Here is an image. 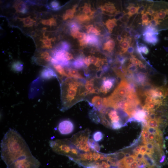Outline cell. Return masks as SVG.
I'll use <instances>...</instances> for the list:
<instances>
[{"label": "cell", "mask_w": 168, "mask_h": 168, "mask_svg": "<svg viewBox=\"0 0 168 168\" xmlns=\"http://www.w3.org/2000/svg\"><path fill=\"white\" fill-rule=\"evenodd\" d=\"M1 147L2 159L7 168H39L41 165L23 137L15 129L9 128Z\"/></svg>", "instance_id": "cell-1"}, {"label": "cell", "mask_w": 168, "mask_h": 168, "mask_svg": "<svg viewBox=\"0 0 168 168\" xmlns=\"http://www.w3.org/2000/svg\"><path fill=\"white\" fill-rule=\"evenodd\" d=\"M85 80L67 78L61 84V109L64 112L83 100L87 95Z\"/></svg>", "instance_id": "cell-2"}, {"label": "cell", "mask_w": 168, "mask_h": 168, "mask_svg": "<svg viewBox=\"0 0 168 168\" xmlns=\"http://www.w3.org/2000/svg\"><path fill=\"white\" fill-rule=\"evenodd\" d=\"M148 2L145 13L151 17L149 25L158 32L168 30V2L164 1Z\"/></svg>", "instance_id": "cell-3"}, {"label": "cell", "mask_w": 168, "mask_h": 168, "mask_svg": "<svg viewBox=\"0 0 168 168\" xmlns=\"http://www.w3.org/2000/svg\"><path fill=\"white\" fill-rule=\"evenodd\" d=\"M90 131L86 129L78 132L69 139L79 151L86 153L90 152L91 148L88 144Z\"/></svg>", "instance_id": "cell-4"}, {"label": "cell", "mask_w": 168, "mask_h": 168, "mask_svg": "<svg viewBox=\"0 0 168 168\" xmlns=\"http://www.w3.org/2000/svg\"><path fill=\"white\" fill-rule=\"evenodd\" d=\"M99 79V82L97 78L96 81L98 93L104 95L112 90L117 81L116 78L111 76H103Z\"/></svg>", "instance_id": "cell-5"}, {"label": "cell", "mask_w": 168, "mask_h": 168, "mask_svg": "<svg viewBox=\"0 0 168 168\" xmlns=\"http://www.w3.org/2000/svg\"><path fill=\"white\" fill-rule=\"evenodd\" d=\"M158 32L154 27L148 25L143 32V40L146 43L153 46L156 45L159 42Z\"/></svg>", "instance_id": "cell-6"}, {"label": "cell", "mask_w": 168, "mask_h": 168, "mask_svg": "<svg viewBox=\"0 0 168 168\" xmlns=\"http://www.w3.org/2000/svg\"><path fill=\"white\" fill-rule=\"evenodd\" d=\"M74 126L73 122L69 120H65L61 121L58 125V130L62 135L70 134L74 131Z\"/></svg>", "instance_id": "cell-7"}, {"label": "cell", "mask_w": 168, "mask_h": 168, "mask_svg": "<svg viewBox=\"0 0 168 168\" xmlns=\"http://www.w3.org/2000/svg\"><path fill=\"white\" fill-rule=\"evenodd\" d=\"M132 81L136 85H140L143 87L150 84L146 74L141 72L133 74Z\"/></svg>", "instance_id": "cell-8"}, {"label": "cell", "mask_w": 168, "mask_h": 168, "mask_svg": "<svg viewBox=\"0 0 168 168\" xmlns=\"http://www.w3.org/2000/svg\"><path fill=\"white\" fill-rule=\"evenodd\" d=\"M85 88L87 95L98 94L96 83V78H87L85 84Z\"/></svg>", "instance_id": "cell-9"}, {"label": "cell", "mask_w": 168, "mask_h": 168, "mask_svg": "<svg viewBox=\"0 0 168 168\" xmlns=\"http://www.w3.org/2000/svg\"><path fill=\"white\" fill-rule=\"evenodd\" d=\"M89 103L93 107V109L97 112L100 111L105 106L103 103V98L100 96H95L92 99L91 102Z\"/></svg>", "instance_id": "cell-10"}, {"label": "cell", "mask_w": 168, "mask_h": 168, "mask_svg": "<svg viewBox=\"0 0 168 168\" xmlns=\"http://www.w3.org/2000/svg\"><path fill=\"white\" fill-rule=\"evenodd\" d=\"M52 57L48 52H45L40 54L37 56L34 57V61L37 63L41 65H45L50 63Z\"/></svg>", "instance_id": "cell-11"}, {"label": "cell", "mask_w": 168, "mask_h": 168, "mask_svg": "<svg viewBox=\"0 0 168 168\" xmlns=\"http://www.w3.org/2000/svg\"><path fill=\"white\" fill-rule=\"evenodd\" d=\"M41 77L45 80H49L52 78H58V76L53 69L50 67H46L42 71Z\"/></svg>", "instance_id": "cell-12"}, {"label": "cell", "mask_w": 168, "mask_h": 168, "mask_svg": "<svg viewBox=\"0 0 168 168\" xmlns=\"http://www.w3.org/2000/svg\"><path fill=\"white\" fill-rule=\"evenodd\" d=\"M86 45L93 46H100V42L99 39L96 35L93 34H87L85 40Z\"/></svg>", "instance_id": "cell-13"}, {"label": "cell", "mask_w": 168, "mask_h": 168, "mask_svg": "<svg viewBox=\"0 0 168 168\" xmlns=\"http://www.w3.org/2000/svg\"><path fill=\"white\" fill-rule=\"evenodd\" d=\"M85 57L83 54L79 55L71 63V65L77 69H84L86 67L84 62Z\"/></svg>", "instance_id": "cell-14"}, {"label": "cell", "mask_w": 168, "mask_h": 168, "mask_svg": "<svg viewBox=\"0 0 168 168\" xmlns=\"http://www.w3.org/2000/svg\"><path fill=\"white\" fill-rule=\"evenodd\" d=\"M65 71L67 78H72L79 80H85L82 74L75 69L68 67L65 69Z\"/></svg>", "instance_id": "cell-15"}, {"label": "cell", "mask_w": 168, "mask_h": 168, "mask_svg": "<svg viewBox=\"0 0 168 168\" xmlns=\"http://www.w3.org/2000/svg\"><path fill=\"white\" fill-rule=\"evenodd\" d=\"M101 9L103 11L111 15L115 16L117 13L119 12L117 11L114 4L110 2L106 3L104 6H101Z\"/></svg>", "instance_id": "cell-16"}, {"label": "cell", "mask_w": 168, "mask_h": 168, "mask_svg": "<svg viewBox=\"0 0 168 168\" xmlns=\"http://www.w3.org/2000/svg\"><path fill=\"white\" fill-rule=\"evenodd\" d=\"M116 46L115 41L113 39H110L106 41L103 46L104 50L106 51L109 54L112 55V52L114 50Z\"/></svg>", "instance_id": "cell-17"}, {"label": "cell", "mask_w": 168, "mask_h": 168, "mask_svg": "<svg viewBox=\"0 0 168 168\" xmlns=\"http://www.w3.org/2000/svg\"><path fill=\"white\" fill-rule=\"evenodd\" d=\"M16 11L22 14H26L27 12V8L26 4L23 2L16 3L14 5Z\"/></svg>", "instance_id": "cell-18"}, {"label": "cell", "mask_w": 168, "mask_h": 168, "mask_svg": "<svg viewBox=\"0 0 168 168\" xmlns=\"http://www.w3.org/2000/svg\"><path fill=\"white\" fill-rule=\"evenodd\" d=\"M72 36L74 38L77 39L80 41V46H83L86 45L85 40L87 34L83 33L77 32L71 34Z\"/></svg>", "instance_id": "cell-19"}, {"label": "cell", "mask_w": 168, "mask_h": 168, "mask_svg": "<svg viewBox=\"0 0 168 168\" xmlns=\"http://www.w3.org/2000/svg\"><path fill=\"white\" fill-rule=\"evenodd\" d=\"M146 116V115L145 112L142 110L137 111L133 117L135 122H141L145 119Z\"/></svg>", "instance_id": "cell-20"}, {"label": "cell", "mask_w": 168, "mask_h": 168, "mask_svg": "<svg viewBox=\"0 0 168 168\" xmlns=\"http://www.w3.org/2000/svg\"><path fill=\"white\" fill-rule=\"evenodd\" d=\"M129 5L127 7V9L128 10V12L126 14L130 18L134 14H137L139 5L135 6L134 4L133 3H129Z\"/></svg>", "instance_id": "cell-21"}, {"label": "cell", "mask_w": 168, "mask_h": 168, "mask_svg": "<svg viewBox=\"0 0 168 168\" xmlns=\"http://www.w3.org/2000/svg\"><path fill=\"white\" fill-rule=\"evenodd\" d=\"M117 21L116 19L113 18L109 19L106 21L105 25L109 33H111L115 27L117 26Z\"/></svg>", "instance_id": "cell-22"}, {"label": "cell", "mask_w": 168, "mask_h": 168, "mask_svg": "<svg viewBox=\"0 0 168 168\" xmlns=\"http://www.w3.org/2000/svg\"><path fill=\"white\" fill-rule=\"evenodd\" d=\"M77 5L74 6L72 9H68L66 11L65 13L64 14L63 19L66 21L68 18L72 19L74 16V14L76 11Z\"/></svg>", "instance_id": "cell-23"}, {"label": "cell", "mask_w": 168, "mask_h": 168, "mask_svg": "<svg viewBox=\"0 0 168 168\" xmlns=\"http://www.w3.org/2000/svg\"><path fill=\"white\" fill-rule=\"evenodd\" d=\"M88 144L91 149L94 152H99L101 150V146L98 143L92 139L89 140Z\"/></svg>", "instance_id": "cell-24"}, {"label": "cell", "mask_w": 168, "mask_h": 168, "mask_svg": "<svg viewBox=\"0 0 168 168\" xmlns=\"http://www.w3.org/2000/svg\"><path fill=\"white\" fill-rule=\"evenodd\" d=\"M53 66L57 73L60 76L59 78H62L64 77H67L65 69H64L63 67L59 65H54Z\"/></svg>", "instance_id": "cell-25"}, {"label": "cell", "mask_w": 168, "mask_h": 168, "mask_svg": "<svg viewBox=\"0 0 168 168\" xmlns=\"http://www.w3.org/2000/svg\"><path fill=\"white\" fill-rule=\"evenodd\" d=\"M19 18L21 21L23 22L24 26L25 27H32L34 23L35 22L33 19L31 18L30 16L26 18Z\"/></svg>", "instance_id": "cell-26"}, {"label": "cell", "mask_w": 168, "mask_h": 168, "mask_svg": "<svg viewBox=\"0 0 168 168\" xmlns=\"http://www.w3.org/2000/svg\"><path fill=\"white\" fill-rule=\"evenodd\" d=\"M24 65L21 62L16 61L13 63L11 66V68L14 71L21 72L23 69Z\"/></svg>", "instance_id": "cell-27"}, {"label": "cell", "mask_w": 168, "mask_h": 168, "mask_svg": "<svg viewBox=\"0 0 168 168\" xmlns=\"http://www.w3.org/2000/svg\"><path fill=\"white\" fill-rule=\"evenodd\" d=\"M53 39L49 38L48 36H44L41 39V41L43 43V47L44 48L50 49L52 48V41Z\"/></svg>", "instance_id": "cell-28"}, {"label": "cell", "mask_w": 168, "mask_h": 168, "mask_svg": "<svg viewBox=\"0 0 168 168\" xmlns=\"http://www.w3.org/2000/svg\"><path fill=\"white\" fill-rule=\"evenodd\" d=\"M69 27L71 34L78 32L81 28V26L78 24L74 22L69 24Z\"/></svg>", "instance_id": "cell-29"}, {"label": "cell", "mask_w": 168, "mask_h": 168, "mask_svg": "<svg viewBox=\"0 0 168 168\" xmlns=\"http://www.w3.org/2000/svg\"><path fill=\"white\" fill-rule=\"evenodd\" d=\"M87 32L88 34H94L96 36L100 35V31L99 29L94 27L92 25H90L86 27Z\"/></svg>", "instance_id": "cell-30"}, {"label": "cell", "mask_w": 168, "mask_h": 168, "mask_svg": "<svg viewBox=\"0 0 168 168\" xmlns=\"http://www.w3.org/2000/svg\"><path fill=\"white\" fill-rule=\"evenodd\" d=\"M93 137L95 141L97 142H99L101 141L103 139L104 135L102 132L97 131L94 133Z\"/></svg>", "instance_id": "cell-31"}, {"label": "cell", "mask_w": 168, "mask_h": 168, "mask_svg": "<svg viewBox=\"0 0 168 168\" xmlns=\"http://www.w3.org/2000/svg\"><path fill=\"white\" fill-rule=\"evenodd\" d=\"M131 44L124 39L123 42L121 43L122 51L120 52L122 54L125 53L127 51L128 49Z\"/></svg>", "instance_id": "cell-32"}, {"label": "cell", "mask_w": 168, "mask_h": 168, "mask_svg": "<svg viewBox=\"0 0 168 168\" xmlns=\"http://www.w3.org/2000/svg\"><path fill=\"white\" fill-rule=\"evenodd\" d=\"M42 23L45 25L50 26H55L56 25V20L54 18L46 20H43L41 22Z\"/></svg>", "instance_id": "cell-33"}, {"label": "cell", "mask_w": 168, "mask_h": 168, "mask_svg": "<svg viewBox=\"0 0 168 168\" xmlns=\"http://www.w3.org/2000/svg\"><path fill=\"white\" fill-rule=\"evenodd\" d=\"M126 69L127 71V75L128 74H133L136 73L138 71L137 66L132 64H131L128 65Z\"/></svg>", "instance_id": "cell-34"}, {"label": "cell", "mask_w": 168, "mask_h": 168, "mask_svg": "<svg viewBox=\"0 0 168 168\" xmlns=\"http://www.w3.org/2000/svg\"><path fill=\"white\" fill-rule=\"evenodd\" d=\"M76 18L79 21L85 22L89 21L91 17L88 15L85 14H82L78 15L77 16Z\"/></svg>", "instance_id": "cell-35"}, {"label": "cell", "mask_w": 168, "mask_h": 168, "mask_svg": "<svg viewBox=\"0 0 168 168\" xmlns=\"http://www.w3.org/2000/svg\"><path fill=\"white\" fill-rule=\"evenodd\" d=\"M70 44L66 42H61L57 47L58 49L67 52L70 50Z\"/></svg>", "instance_id": "cell-36"}, {"label": "cell", "mask_w": 168, "mask_h": 168, "mask_svg": "<svg viewBox=\"0 0 168 168\" xmlns=\"http://www.w3.org/2000/svg\"><path fill=\"white\" fill-rule=\"evenodd\" d=\"M83 8V11L85 14L87 15L90 14V16H92L94 13V12L92 11L90 5L87 4H85Z\"/></svg>", "instance_id": "cell-37"}, {"label": "cell", "mask_w": 168, "mask_h": 168, "mask_svg": "<svg viewBox=\"0 0 168 168\" xmlns=\"http://www.w3.org/2000/svg\"><path fill=\"white\" fill-rule=\"evenodd\" d=\"M142 24L143 26H147L149 24V18L148 15L144 13L142 16Z\"/></svg>", "instance_id": "cell-38"}, {"label": "cell", "mask_w": 168, "mask_h": 168, "mask_svg": "<svg viewBox=\"0 0 168 168\" xmlns=\"http://www.w3.org/2000/svg\"><path fill=\"white\" fill-rule=\"evenodd\" d=\"M50 6L51 9L54 11H57L60 9L62 7L60 5V4L58 2L54 1L51 2L50 4Z\"/></svg>", "instance_id": "cell-39"}, {"label": "cell", "mask_w": 168, "mask_h": 168, "mask_svg": "<svg viewBox=\"0 0 168 168\" xmlns=\"http://www.w3.org/2000/svg\"><path fill=\"white\" fill-rule=\"evenodd\" d=\"M131 58L130 59V62L132 64L136 65H139L141 61L136 58L133 55H131Z\"/></svg>", "instance_id": "cell-40"}, {"label": "cell", "mask_w": 168, "mask_h": 168, "mask_svg": "<svg viewBox=\"0 0 168 168\" xmlns=\"http://www.w3.org/2000/svg\"><path fill=\"white\" fill-rule=\"evenodd\" d=\"M149 132L145 128H143L141 132V136L142 138L144 139H147L149 136Z\"/></svg>", "instance_id": "cell-41"}, {"label": "cell", "mask_w": 168, "mask_h": 168, "mask_svg": "<svg viewBox=\"0 0 168 168\" xmlns=\"http://www.w3.org/2000/svg\"><path fill=\"white\" fill-rule=\"evenodd\" d=\"M126 168H139L137 161L136 160L133 163L128 165Z\"/></svg>", "instance_id": "cell-42"}, {"label": "cell", "mask_w": 168, "mask_h": 168, "mask_svg": "<svg viewBox=\"0 0 168 168\" xmlns=\"http://www.w3.org/2000/svg\"><path fill=\"white\" fill-rule=\"evenodd\" d=\"M145 145L147 149L154 151V144L152 141L147 143Z\"/></svg>", "instance_id": "cell-43"}, {"label": "cell", "mask_w": 168, "mask_h": 168, "mask_svg": "<svg viewBox=\"0 0 168 168\" xmlns=\"http://www.w3.org/2000/svg\"><path fill=\"white\" fill-rule=\"evenodd\" d=\"M135 51V48L133 44H131L129 47H128L127 52L131 55H133Z\"/></svg>", "instance_id": "cell-44"}, {"label": "cell", "mask_w": 168, "mask_h": 168, "mask_svg": "<svg viewBox=\"0 0 168 168\" xmlns=\"http://www.w3.org/2000/svg\"><path fill=\"white\" fill-rule=\"evenodd\" d=\"M147 148L145 145H142L141 146L140 152L143 155L146 153Z\"/></svg>", "instance_id": "cell-45"}, {"label": "cell", "mask_w": 168, "mask_h": 168, "mask_svg": "<svg viewBox=\"0 0 168 168\" xmlns=\"http://www.w3.org/2000/svg\"><path fill=\"white\" fill-rule=\"evenodd\" d=\"M141 146L140 145L139 146H138L135 147V149L133 150V152L134 153V155H135L137 154L140 152L141 150Z\"/></svg>", "instance_id": "cell-46"}, {"label": "cell", "mask_w": 168, "mask_h": 168, "mask_svg": "<svg viewBox=\"0 0 168 168\" xmlns=\"http://www.w3.org/2000/svg\"><path fill=\"white\" fill-rule=\"evenodd\" d=\"M148 138L150 141H154L155 139V135L153 134H150Z\"/></svg>", "instance_id": "cell-47"}, {"label": "cell", "mask_w": 168, "mask_h": 168, "mask_svg": "<svg viewBox=\"0 0 168 168\" xmlns=\"http://www.w3.org/2000/svg\"><path fill=\"white\" fill-rule=\"evenodd\" d=\"M117 40L119 42V43L121 44L123 41L124 39L121 36V35H119L117 36Z\"/></svg>", "instance_id": "cell-48"}, {"label": "cell", "mask_w": 168, "mask_h": 168, "mask_svg": "<svg viewBox=\"0 0 168 168\" xmlns=\"http://www.w3.org/2000/svg\"><path fill=\"white\" fill-rule=\"evenodd\" d=\"M139 67L143 69H146V66L141 61L139 65Z\"/></svg>", "instance_id": "cell-49"}, {"label": "cell", "mask_w": 168, "mask_h": 168, "mask_svg": "<svg viewBox=\"0 0 168 168\" xmlns=\"http://www.w3.org/2000/svg\"><path fill=\"white\" fill-rule=\"evenodd\" d=\"M86 168H96L95 167L92 166H86Z\"/></svg>", "instance_id": "cell-50"}]
</instances>
